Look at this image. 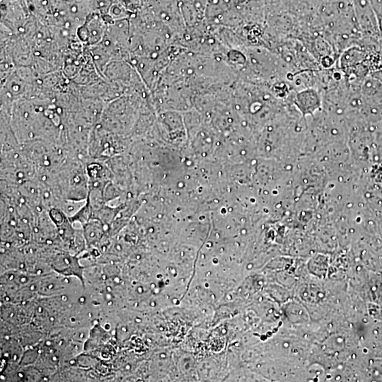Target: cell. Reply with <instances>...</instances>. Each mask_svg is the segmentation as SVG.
<instances>
[{"instance_id":"6da1fadb","label":"cell","mask_w":382,"mask_h":382,"mask_svg":"<svg viewBox=\"0 0 382 382\" xmlns=\"http://www.w3.org/2000/svg\"><path fill=\"white\" fill-rule=\"evenodd\" d=\"M354 12L362 33L373 39H380V24L369 0H354Z\"/></svg>"},{"instance_id":"7a4b0ae2","label":"cell","mask_w":382,"mask_h":382,"mask_svg":"<svg viewBox=\"0 0 382 382\" xmlns=\"http://www.w3.org/2000/svg\"><path fill=\"white\" fill-rule=\"evenodd\" d=\"M294 103L304 115L313 113L321 105L319 93L315 88L301 90L296 95Z\"/></svg>"},{"instance_id":"3957f363","label":"cell","mask_w":382,"mask_h":382,"mask_svg":"<svg viewBox=\"0 0 382 382\" xmlns=\"http://www.w3.org/2000/svg\"><path fill=\"white\" fill-rule=\"evenodd\" d=\"M363 60H364V54L360 47L350 46L344 50L340 57L339 65L342 69L348 72L357 66H360Z\"/></svg>"},{"instance_id":"277c9868","label":"cell","mask_w":382,"mask_h":382,"mask_svg":"<svg viewBox=\"0 0 382 382\" xmlns=\"http://www.w3.org/2000/svg\"><path fill=\"white\" fill-rule=\"evenodd\" d=\"M375 12L379 24H380V31H381V25L382 22V0H370L369 1Z\"/></svg>"},{"instance_id":"5b68a950","label":"cell","mask_w":382,"mask_h":382,"mask_svg":"<svg viewBox=\"0 0 382 382\" xmlns=\"http://www.w3.org/2000/svg\"><path fill=\"white\" fill-rule=\"evenodd\" d=\"M381 39H382V25H381Z\"/></svg>"}]
</instances>
